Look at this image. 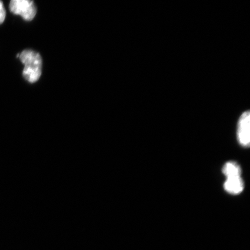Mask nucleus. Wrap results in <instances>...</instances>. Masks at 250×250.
Here are the masks:
<instances>
[{"label":"nucleus","mask_w":250,"mask_h":250,"mask_svg":"<svg viewBox=\"0 0 250 250\" xmlns=\"http://www.w3.org/2000/svg\"><path fill=\"white\" fill-rule=\"evenodd\" d=\"M227 180L224 183V189L231 194H239L244 189V183L241 174H231L226 176Z\"/></svg>","instance_id":"obj_4"},{"label":"nucleus","mask_w":250,"mask_h":250,"mask_svg":"<svg viewBox=\"0 0 250 250\" xmlns=\"http://www.w3.org/2000/svg\"><path fill=\"white\" fill-rule=\"evenodd\" d=\"M20 61L24 65L23 77L31 83L37 82L42 75V59L39 53L25 49L20 54Z\"/></svg>","instance_id":"obj_1"},{"label":"nucleus","mask_w":250,"mask_h":250,"mask_svg":"<svg viewBox=\"0 0 250 250\" xmlns=\"http://www.w3.org/2000/svg\"><path fill=\"white\" fill-rule=\"evenodd\" d=\"M9 7L12 14L20 15L26 21L33 20L37 14L36 6L30 0H12Z\"/></svg>","instance_id":"obj_2"},{"label":"nucleus","mask_w":250,"mask_h":250,"mask_svg":"<svg viewBox=\"0 0 250 250\" xmlns=\"http://www.w3.org/2000/svg\"><path fill=\"white\" fill-rule=\"evenodd\" d=\"M250 112L246 111L241 115L239 121L237 138L243 146H248L250 145Z\"/></svg>","instance_id":"obj_3"},{"label":"nucleus","mask_w":250,"mask_h":250,"mask_svg":"<svg viewBox=\"0 0 250 250\" xmlns=\"http://www.w3.org/2000/svg\"><path fill=\"white\" fill-rule=\"evenodd\" d=\"M6 17L5 9L2 2L0 1V24L4 22Z\"/></svg>","instance_id":"obj_5"}]
</instances>
